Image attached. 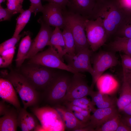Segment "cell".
Wrapping results in <instances>:
<instances>
[{
  "label": "cell",
  "instance_id": "cell-1",
  "mask_svg": "<svg viewBox=\"0 0 131 131\" xmlns=\"http://www.w3.org/2000/svg\"><path fill=\"white\" fill-rule=\"evenodd\" d=\"M127 15L116 0H100L96 2L90 20L99 19L106 31L108 38L114 35Z\"/></svg>",
  "mask_w": 131,
  "mask_h": 131
},
{
  "label": "cell",
  "instance_id": "cell-2",
  "mask_svg": "<svg viewBox=\"0 0 131 131\" xmlns=\"http://www.w3.org/2000/svg\"><path fill=\"white\" fill-rule=\"evenodd\" d=\"M12 84L26 109L30 107H37L41 99V95L21 74L12 72L6 76Z\"/></svg>",
  "mask_w": 131,
  "mask_h": 131
},
{
  "label": "cell",
  "instance_id": "cell-3",
  "mask_svg": "<svg viewBox=\"0 0 131 131\" xmlns=\"http://www.w3.org/2000/svg\"><path fill=\"white\" fill-rule=\"evenodd\" d=\"M71 78L66 74L56 72L41 94V98L54 107L60 105L63 102Z\"/></svg>",
  "mask_w": 131,
  "mask_h": 131
},
{
  "label": "cell",
  "instance_id": "cell-4",
  "mask_svg": "<svg viewBox=\"0 0 131 131\" xmlns=\"http://www.w3.org/2000/svg\"><path fill=\"white\" fill-rule=\"evenodd\" d=\"M28 64L22 68L21 74L37 90L43 91L56 72L52 68L40 65Z\"/></svg>",
  "mask_w": 131,
  "mask_h": 131
},
{
  "label": "cell",
  "instance_id": "cell-5",
  "mask_svg": "<svg viewBox=\"0 0 131 131\" xmlns=\"http://www.w3.org/2000/svg\"><path fill=\"white\" fill-rule=\"evenodd\" d=\"M65 25L70 29L75 43V54L82 50L89 48L85 29V18L68 11L63 10Z\"/></svg>",
  "mask_w": 131,
  "mask_h": 131
},
{
  "label": "cell",
  "instance_id": "cell-6",
  "mask_svg": "<svg viewBox=\"0 0 131 131\" xmlns=\"http://www.w3.org/2000/svg\"><path fill=\"white\" fill-rule=\"evenodd\" d=\"M32 111L39 120L44 131H63L65 129L61 116L55 108L33 107Z\"/></svg>",
  "mask_w": 131,
  "mask_h": 131
},
{
  "label": "cell",
  "instance_id": "cell-7",
  "mask_svg": "<svg viewBox=\"0 0 131 131\" xmlns=\"http://www.w3.org/2000/svg\"><path fill=\"white\" fill-rule=\"evenodd\" d=\"M45 50L39 53L30 58L29 64H38L51 68L66 71L73 74L78 73L64 63L56 49L49 46Z\"/></svg>",
  "mask_w": 131,
  "mask_h": 131
},
{
  "label": "cell",
  "instance_id": "cell-8",
  "mask_svg": "<svg viewBox=\"0 0 131 131\" xmlns=\"http://www.w3.org/2000/svg\"><path fill=\"white\" fill-rule=\"evenodd\" d=\"M85 29L90 47L93 52L104 45L108 39L107 33L101 21L98 19L85 18Z\"/></svg>",
  "mask_w": 131,
  "mask_h": 131
},
{
  "label": "cell",
  "instance_id": "cell-9",
  "mask_svg": "<svg viewBox=\"0 0 131 131\" xmlns=\"http://www.w3.org/2000/svg\"><path fill=\"white\" fill-rule=\"evenodd\" d=\"M93 72L90 86L93 89L97 80L106 70L118 64L119 61L112 51H102L94 55L93 58Z\"/></svg>",
  "mask_w": 131,
  "mask_h": 131
},
{
  "label": "cell",
  "instance_id": "cell-10",
  "mask_svg": "<svg viewBox=\"0 0 131 131\" xmlns=\"http://www.w3.org/2000/svg\"><path fill=\"white\" fill-rule=\"evenodd\" d=\"M73 74L63 103L90 96L93 91V89L88 85L83 74L80 73Z\"/></svg>",
  "mask_w": 131,
  "mask_h": 131
},
{
  "label": "cell",
  "instance_id": "cell-11",
  "mask_svg": "<svg viewBox=\"0 0 131 131\" xmlns=\"http://www.w3.org/2000/svg\"><path fill=\"white\" fill-rule=\"evenodd\" d=\"M94 52L89 48L84 49L74 55L67 54L64 56L68 66L78 73L88 72L91 75L93 72L90 58Z\"/></svg>",
  "mask_w": 131,
  "mask_h": 131
},
{
  "label": "cell",
  "instance_id": "cell-12",
  "mask_svg": "<svg viewBox=\"0 0 131 131\" xmlns=\"http://www.w3.org/2000/svg\"><path fill=\"white\" fill-rule=\"evenodd\" d=\"M38 22L41 25V27L38 34L32 43L30 50L25 59H30L41 51L49 43L53 32L50 26L45 23L42 18Z\"/></svg>",
  "mask_w": 131,
  "mask_h": 131
},
{
  "label": "cell",
  "instance_id": "cell-13",
  "mask_svg": "<svg viewBox=\"0 0 131 131\" xmlns=\"http://www.w3.org/2000/svg\"><path fill=\"white\" fill-rule=\"evenodd\" d=\"M43 7L42 18L44 22L50 26L63 29L65 24L62 7L58 4L50 2Z\"/></svg>",
  "mask_w": 131,
  "mask_h": 131
},
{
  "label": "cell",
  "instance_id": "cell-14",
  "mask_svg": "<svg viewBox=\"0 0 131 131\" xmlns=\"http://www.w3.org/2000/svg\"><path fill=\"white\" fill-rule=\"evenodd\" d=\"M118 113L115 106L96 109L90 116L89 125L94 129L95 131L107 121Z\"/></svg>",
  "mask_w": 131,
  "mask_h": 131
},
{
  "label": "cell",
  "instance_id": "cell-15",
  "mask_svg": "<svg viewBox=\"0 0 131 131\" xmlns=\"http://www.w3.org/2000/svg\"><path fill=\"white\" fill-rule=\"evenodd\" d=\"M54 107L61 115L65 128L67 130L75 131L77 129L89 125V123H84L79 120L72 111L66 107L59 105Z\"/></svg>",
  "mask_w": 131,
  "mask_h": 131
},
{
  "label": "cell",
  "instance_id": "cell-16",
  "mask_svg": "<svg viewBox=\"0 0 131 131\" xmlns=\"http://www.w3.org/2000/svg\"><path fill=\"white\" fill-rule=\"evenodd\" d=\"M16 91L12 83L6 78L0 79V96L2 100L18 110L21 107Z\"/></svg>",
  "mask_w": 131,
  "mask_h": 131
},
{
  "label": "cell",
  "instance_id": "cell-17",
  "mask_svg": "<svg viewBox=\"0 0 131 131\" xmlns=\"http://www.w3.org/2000/svg\"><path fill=\"white\" fill-rule=\"evenodd\" d=\"M95 0H69L66 7L68 11L87 18L95 7Z\"/></svg>",
  "mask_w": 131,
  "mask_h": 131
},
{
  "label": "cell",
  "instance_id": "cell-18",
  "mask_svg": "<svg viewBox=\"0 0 131 131\" xmlns=\"http://www.w3.org/2000/svg\"><path fill=\"white\" fill-rule=\"evenodd\" d=\"M18 112L14 108H10L8 111L0 118V131L17 130Z\"/></svg>",
  "mask_w": 131,
  "mask_h": 131
},
{
  "label": "cell",
  "instance_id": "cell-19",
  "mask_svg": "<svg viewBox=\"0 0 131 131\" xmlns=\"http://www.w3.org/2000/svg\"><path fill=\"white\" fill-rule=\"evenodd\" d=\"M115 36L108 45L110 50L113 52H122L131 56V38Z\"/></svg>",
  "mask_w": 131,
  "mask_h": 131
},
{
  "label": "cell",
  "instance_id": "cell-20",
  "mask_svg": "<svg viewBox=\"0 0 131 131\" xmlns=\"http://www.w3.org/2000/svg\"><path fill=\"white\" fill-rule=\"evenodd\" d=\"M131 102V82L123 76V82L119 98L117 100L118 109L122 111Z\"/></svg>",
  "mask_w": 131,
  "mask_h": 131
},
{
  "label": "cell",
  "instance_id": "cell-21",
  "mask_svg": "<svg viewBox=\"0 0 131 131\" xmlns=\"http://www.w3.org/2000/svg\"><path fill=\"white\" fill-rule=\"evenodd\" d=\"M49 46H52L57 49L60 57L62 59L64 55V50L65 45L62 32L59 27H56L53 30Z\"/></svg>",
  "mask_w": 131,
  "mask_h": 131
},
{
  "label": "cell",
  "instance_id": "cell-22",
  "mask_svg": "<svg viewBox=\"0 0 131 131\" xmlns=\"http://www.w3.org/2000/svg\"><path fill=\"white\" fill-rule=\"evenodd\" d=\"M31 44V40L29 35L25 36L21 40L15 60L17 67H20L25 59V57L30 50Z\"/></svg>",
  "mask_w": 131,
  "mask_h": 131
},
{
  "label": "cell",
  "instance_id": "cell-23",
  "mask_svg": "<svg viewBox=\"0 0 131 131\" xmlns=\"http://www.w3.org/2000/svg\"><path fill=\"white\" fill-rule=\"evenodd\" d=\"M63 29L62 33L65 45L64 50V54H67L70 55H74L76 54L75 43L71 32L66 25Z\"/></svg>",
  "mask_w": 131,
  "mask_h": 131
},
{
  "label": "cell",
  "instance_id": "cell-24",
  "mask_svg": "<svg viewBox=\"0 0 131 131\" xmlns=\"http://www.w3.org/2000/svg\"><path fill=\"white\" fill-rule=\"evenodd\" d=\"M96 83L98 89L101 90L100 91L112 90L116 88L118 85L115 78L109 74L101 75Z\"/></svg>",
  "mask_w": 131,
  "mask_h": 131
},
{
  "label": "cell",
  "instance_id": "cell-25",
  "mask_svg": "<svg viewBox=\"0 0 131 131\" xmlns=\"http://www.w3.org/2000/svg\"><path fill=\"white\" fill-rule=\"evenodd\" d=\"M32 13L31 9L29 8L28 9L24 10L20 13L16 19V28L13 37H16L19 34L28 22Z\"/></svg>",
  "mask_w": 131,
  "mask_h": 131
},
{
  "label": "cell",
  "instance_id": "cell-26",
  "mask_svg": "<svg viewBox=\"0 0 131 131\" xmlns=\"http://www.w3.org/2000/svg\"><path fill=\"white\" fill-rule=\"evenodd\" d=\"M114 35L131 38V14L126 15Z\"/></svg>",
  "mask_w": 131,
  "mask_h": 131
},
{
  "label": "cell",
  "instance_id": "cell-27",
  "mask_svg": "<svg viewBox=\"0 0 131 131\" xmlns=\"http://www.w3.org/2000/svg\"><path fill=\"white\" fill-rule=\"evenodd\" d=\"M24 117L29 131H44L39 124L36 116L27 112L26 109L22 108Z\"/></svg>",
  "mask_w": 131,
  "mask_h": 131
},
{
  "label": "cell",
  "instance_id": "cell-28",
  "mask_svg": "<svg viewBox=\"0 0 131 131\" xmlns=\"http://www.w3.org/2000/svg\"><path fill=\"white\" fill-rule=\"evenodd\" d=\"M119 114L110 119L95 130L96 131H116L121 120Z\"/></svg>",
  "mask_w": 131,
  "mask_h": 131
},
{
  "label": "cell",
  "instance_id": "cell-29",
  "mask_svg": "<svg viewBox=\"0 0 131 131\" xmlns=\"http://www.w3.org/2000/svg\"><path fill=\"white\" fill-rule=\"evenodd\" d=\"M78 106L83 109L88 110L93 113L96 109L91 101L86 97L76 99L71 101L64 102Z\"/></svg>",
  "mask_w": 131,
  "mask_h": 131
},
{
  "label": "cell",
  "instance_id": "cell-30",
  "mask_svg": "<svg viewBox=\"0 0 131 131\" xmlns=\"http://www.w3.org/2000/svg\"><path fill=\"white\" fill-rule=\"evenodd\" d=\"M15 46L5 51L0 54V68L6 67L11 64L15 53Z\"/></svg>",
  "mask_w": 131,
  "mask_h": 131
},
{
  "label": "cell",
  "instance_id": "cell-31",
  "mask_svg": "<svg viewBox=\"0 0 131 131\" xmlns=\"http://www.w3.org/2000/svg\"><path fill=\"white\" fill-rule=\"evenodd\" d=\"M7 8L13 15L24 11L22 4L24 0H7Z\"/></svg>",
  "mask_w": 131,
  "mask_h": 131
},
{
  "label": "cell",
  "instance_id": "cell-32",
  "mask_svg": "<svg viewBox=\"0 0 131 131\" xmlns=\"http://www.w3.org/2000/svg\"><path fill=\"white\" fill-rule=\"evenodd\" d=\"M26 32H24L22 34H19L16 37H12L3 42L0 45V54L5 51L15 46L16 43L20 38L24 35Z\"/></svg>",
  "mask_w": 131,
  "mask_h": 131
},
{
  "label": "cell",
  "instance_id": "cell-33",
  "mask_svg": "<svg viewBox=\"0 0 131 131\" xmlns=\"http://www.w3.org/2000/svg\"><path fill=\"white\" fill-rule=\"evenodd\" d=\"M116 102L115 99L106 94L103 99L96 103L95 105L98 108H107L115 106Z\"/></svg>",
  "mask_w": 131,
  "mask_h": 131
},
{
  "label": "cell",
  "instance_id": "cell-34",
  "mask_svg": "<svg viewBox=\"0 0 131 131\" xmlns=\"http://www.w3.org/2000/svg\"><path fill=\"white\" fill-rule=\"evenodd\" d=\"M31 2V5L29 8L31 9L32 13L35 16L38 12H42L43 7L42 5L41 0H29Z\"/></svg>",
  "mask_w": 131,
  "mask_h": 131
},
{
  "label": "cell",
  "instance_id": "cell-35",
  "mask_svg": "<svg viewBox=\"0 0 131 131\" xmlns=\"http://www.w3.org/2000/svg\"><path fill=\"white\" fill-rule=\"evenodd\" d=\"M18 112V125L21 129L22 131H29L25 121L24 118V116L21 108L17 110Z\"/></svg>",
  "mask_w": 131,
  "mask_h": 131
},
{
  "label": "cell",
  "instance_id": "cell-36",
  "mask_svg": "<svg viewBox=\"0 0 131 131\" xmlns=\"http://www.w3.org/2000/svg\"><path fill=\"white\" fill-rule=\"evenodd\" d=\"M120 56L123 70L131 71V56L125 54Z\"/></svg>",
  "mask_w": 131,
  "mask_h": 131
},
{
  "label": "cell",
  "instance_id": "cell-37",
  "mask_svg": "<svg viewBox=\"0 0 131 131\" xmlns=\"http://www.w3.org/2000/svg\"><path fill=\"white\" fill-rule=\"evenodd\" d=\"M121 9L126 14H131V0H116Z\"/></svg>",
  "mask_w": 131,
  "mask_h": 131
},
{
  "label": "cell",
  "instance_id": "cell-38",
  "mask_svg": "<svg viewBox=\"0 0 131 131\" xmlns=\"http://www.w3.org/2000/svg\"><path fill=\"white\" fill-rule=\"evenodd\" d=\"M106 95L100 91H93L90 95L91 97V101L93 105L94 106L96 103L103 99Z\"/></svg>",
  "mask_w": 131,
  "mask_h": 131
},
{
  "label": "cell",
  "instance_id": "cell-39",
  "mask_svg": "<svg viewBox=\"0 0 131 131\" xmlns=\"http://www.w3.org/2000/svg\"><path fill=\"white\" fill-rule=\"evenodd\" d=\"M13 15L7 8H4L0 4V21L9 20Z\"/></svg>",
  "mask_w": 131,
  "mask_h": 131
},
{
  "label": "cell",
  "instance_id": "cell-40",
  "mask_svg": "<svg viewBox=\"0 0 131 131\" xmlns=\"http://www.w3.org/2000/svg\"><path fill=\"white\" fill-rule=\"evenodd\" d=\"M49 2L52 3L60 6L63 10L66 9V7L69 0H42Z\"/></svg>",
  "mask_w": 131,
  "mask_h": 131
},
{
  "label": "cell",
  "instance_id": "cell-41",
  "mask_svg": "<svg viewBox=\"0 0 131 131\" xmlns=\"http://www.w3.org/2000/svg\"><path fill=\"white\" fill-rule=\"evenodd\" d=\"M4 101L2 100L0 101V115H3L9 110L10 108L5 103Z\"/></svg>",
  "mask_w": 131,
  "mask_h": 131
},
{
  "label": "cell",
  "instance_id": "cell-42",
  "mask_svg": "<svg viewBox=\"0 0 131 131\" xmlns=\"http://www.w3.org/2000/svg\"><path fill=\"white\" fill-rule=\"evenodd\" d=\"M66 107L69 110L73 111L80 112L83 109L77 106L72 105L67 103H64Z\"/></svg>",
  "mask_w": 131,
  "mask_h": 131
},
{
  "label": "cell",
  "instance_id": "cell-43",
  "mask_svg": "<svg viewBox=\"0 0 131 131\" xmlns=\"http://www.w3.org/2000/svg\"><path fill=\"white\" fill-rule=\"evenodd\" d=\"M121 121L131 130V116L126 115L121 117Z\"/></svg>",
  "mask_w": 131,
  "mask_h": 131
},
{
  "label": "cell",
  "instance_id": "cell-44",
  "mask_svg": "<svg viewBox=\"0 0 131 131\" xmlns=\"http://www.w3.org/2000/svg\"><path fill=\"white\" fill-rule=\"evenodd\" d=\"M116 131H131V130L121 120Z\"/></svg>",
  "mask_w": 131,
  "mask_h": 131
},
{
  "label": "cell",
  "instance_id": "cell-45",
  "mask_svg": "<svg viewBox=\"0 0 131 131\" xmlns=\"http://www.w3.org/2000/svg\"><path fill=\"white\" fill-rule=\"evenodd\" d=\"M73 113L76 118L80 121L84 123H89V121L80 112L74 111Z\"/></svg>",
  "mask_w": 131,
  "mask_h": 131
},
{
  "label": "cell",
  "instance_id": "cell-46",
  "mask_svg": "<svg viewBox=\"0 0 131 131\" xmlns=\"http://www.w3.org/2000/svg\"><path fill=\"white\" fill-rule=\"evenodd\" d=\"M122 111L126 115L131 116V102L125 106Z\"/></svg>",
  "mask_w": 131,
  "mask_h": 131
},
{
  "label": "cell",
  "instance_id": "cell-47",
  "mask_svg": "<svg viewBox=\"0 0 131 131\" xmlns=\"http://www.w3.org/2000/svg\"><path fill=\"white\" fill-rule=\"evenodd\" d=\"M91 111L89 110L84 109L80 113L89 121L91 116Z\"/></svg>",
  "mask_w": 131,
  "mask_h": 131
},
{
  "label": "cell",
  "instance_id": "cell-48",
  "mask_svg": "<svg viewBox=\"0 0 131 131\" xmlns=\"http://www.w3.org/2000/svg\"><path fill=\"white\" fill-rule=\"evenodd\" d=\"M123 75L127 80L131 82V71L123 70Z\"/></svg>",
  "mask_w": 131,
  "mask_h": 131
},
{
  "label": "cell",
  "instance_id": "cell-49",
  "mask_svg": "<svg viewBox=\"0 0 131 131\" xmlns=\"http://www.w3.org/2000/svg\"><path fill=\"white\" fill-rule=\"evenodd\" d=\"M6 0H0V4H1L2 2H4Z\"/></svg>",
  "mask_w": 131,
  "mask_h": 131
},
{
  "label": "cell",
  "instance_id": "cell-50",
  "mask_svg": "<svg viewBox=\"0 0 131 131\" xmlns=\"http://www.w3.org/2000/svg\"><path fill=\"white\" fill-rule=\"evenodd\" d=\"M96 0V2L97 1H98V0Z\"/></svg>",
  "mask_w": 131,
  "mask_h": 131
}]
</instances>
